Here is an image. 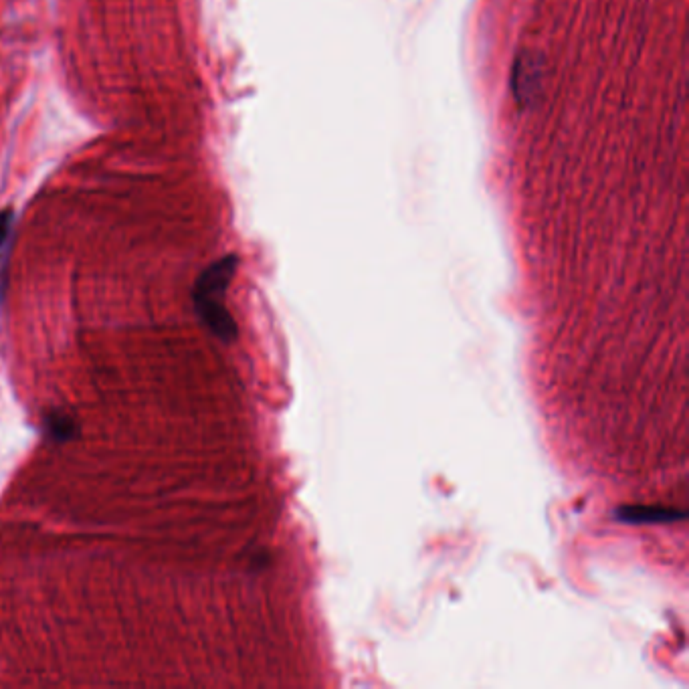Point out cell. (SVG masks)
<instances>
[{
    "mask_svg": "<svg viewBox=\"0 0 689 689\" xmlns=\"http://www.w3.org/2000/svg\"><path fill=\"white\" fill-rule=\"evenodd\" d=\"M237 257H225L211 265L196 283L194 289V308L203 322L225 342L237 336V326L223 306V295L235 275Z\"/></svg>",
    "mask_w": 689,
    "mask_h": 689,
    "instance_id": "1",
    "label": "cell"
},
{
    "mask_svg": "<svg viewBox=\"0 0 689 689\" xmlns=\"http://www.w3.org/2000/svg\"><path fill=\"white\" fill-rule=\"evenodd\" d=\"M542 71L534 55H522L514 65V93L520 104L534 102L540 93Z\"/></svg>",
    "mask_w": 689,
    "mask_h": 689,
    "instance_id": "2",
    "label": "cell"
},
{
    "mask_svg": "<svg viewBox=\"0 0 689 689\" xmlns=\"http://www.w3.org/2000/svg\"><path fill=\"white\" fill-rule=\"evenodd\" d=\"M49 433L57 439H69L71 437V431H75V427L71 425V419L69 417H59V415H53L49 419Z\"/></svg>",
    "mask_w": 689,
    "mask_h": 689,
    "instance_id": "3",
    "label": "cell"
},
{
    "mask_svg": "<svg viewBox=\"0 0 689 689\" xmlns=\"http://www.w3.org/2000/svg\"><path fill=\"white\" fill-rule=\"evenodd\" d=\"M11 227H13V215L9 211L5 213H0V247L5 245L9 233H11Z\"/></svg>",
    "mask_w": 689,
    "mask_h": 689,
    "instance_id": "4",
    "label": "cell"
}]
</instances>
